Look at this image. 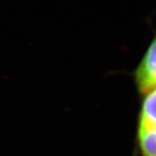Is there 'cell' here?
Masks as SVG:
<instances>
[{
    "instance_id": "cell-1",
    "label": "cell",
    "mask_w": 156,
    "mask_h": 156,
    "mask_svg": "<svg viewBox=\"0 0 156 156\" xmlns=\"http://www.w3.org/2000/svg\"><path fill=\"white\" fill-rule=\"evenodd\" d=\"M132 78L140 95L156 87V33L133 70Z\"/></svg>"
},
{
    "instance_id": "cell-2",
    "label": "cell",
    "mask_w": 156,
    "mask_h": 156,
    "mask_svg": "<svg viewBox=\"0 0 156 156\" xmlns=\"http://www.w3.org/2000/svg\"><path fill=\"white\" fill-rule=\"evenodd\" d=\"M137 124L156 128V87L141 95Z\"/></svg>"
},
{
    "instance_id": "cell-3",
    "label": "cell",
    "mask_w": 156,
    "mask_h": 156,
    "mask_svg": "<svg viewBox=\"0 0 156 156\" xmlns=\"http://www.w3.org/2000/svg\"><path fill=\"white\" fill-rule=\"evenodd\" d=\"M136 143L139 156H156V128L137 124Z\"/></svg>"
}]
</instances>
